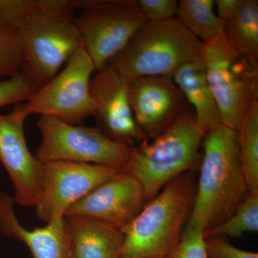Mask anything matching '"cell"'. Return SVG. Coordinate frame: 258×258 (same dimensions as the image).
Returning a JSON list of instances; mask_svg holds the SVG:
<instances>
[{"mask_svg": "<svg viewBox=\"0 0 258 258\" xmlns=\"http://www.w3.org/2000/svg\"><path fill=\"white\" fill-rule=\"evenodd\" d=\"M80 0H0V18L18 29L27 74L40 88L83 47L74 11Z\"/></svg>", "mask_w": 258, "mask_h": 258, "instance_id": "obj_1", "label": "cell"}, {"mask_svg": "<svg viewBox=\"0 0 258 258\" xmlns=\"http://www.w3.org/2000/svg\"><path fill=\"white\" fill-rule=\"evenodd\" d=\"M200 174L188 226L203 232L230 218L249 191L237 131L220 125L205 133Z\"/></svg>", "mask_w": 258, "mask_h": 258, "instance_id": "obj_2", "label": "cell"}, {"mask_svg": "<svg viewBox=\"0 0 258 258\" xmlns=\"http://www.w3.org/2000/svg\"><path fill=\"white\" fill-rule=\"evenodd\" d=\"M197 192L193 172L171 180L121 231L120 258H164L181 238Z\"/></svg>", "mask_w": 258, "mask_h": 258, "instance_id": "obj_3", "label": "cell"}, {"mask_svg": "<svg viewBox=\"0 0 258 258\" xmlns=\"http://www.w3.org/2000/svg\"><path fill=\"white\" fill-rule=\"evenodd\" d=\"M205 134L189 108L152 142L134 147L122 169L139 180L149 201L171 180L198 167Z\"/></svg>", "mask_w": 258, "mask_h": 258, "instance_id": "obj_4", "label": "cell"}, {"mask_svg": "<svg viewBox=\"0 0 258 258\" xmlns=\"http://www.w3.org/2000/svg\"><path fill=\"white\" fill-rule=\"evenodd\" d=\"M202 45L176 18L147 22L107 64L127 82L144 76L171 79L180 66L200 57Z\"/></svg>", "mask_w": 258, "mask_h": 258, "instance_id": "obj_5", "label": "cell"}, {"mask_svg": "<svg viewBox=\"0 0 258 258\" xmlns=\"http://www.w3.org/2000/svg\"><path fill=\"white\" fill-rule=\"evenodd\" d=\"M200 58L222 125L237 129L251 103L258 101V61L240 55L220 35L202 45Z\"/></svg>", "mask_w": 258, "mask_h": 258, "instance_id": "obj_6", "label": "cell"}, {"mask_svg": "<svg viewBox=\"0 0 258 258\" xmlns=\"http://www.w3.org/2000/svg\"><path fill=\"white\" fill-rule=\"evenodd\" d=\"M37 127L41 142L34 156L41 163H86L122 169L133 152L134 147L113 140L98 128L51 116H40Z\"/></svg>", "mask_w": 258, "mask_h": 258, "instance_id": "obj_7", "label": "cell"}, {"mask_svg": "<svg viewBox=\"0 0 258 258\" xmlns=\"http://www.w3.org/2000/svg\"><path fill=\"white\" fill-rule=\"evenodd\" d=\"M80 10L76 25L96 71L118 55L147 22L134 0H81Z\"/></svg>", "mask_w": 258, "mask_h": 258, "instance_id": "obj_8", "label": "cell"}, {"mask_svg": "<svg viewBox=\"0 0 258 258\" xmlns=\"http://www.w3.org/2000/svg\"><path fill=\"white\" fill-rule=\"evenodd\" d=\"M94 72L92 60L82 47L62 71L23 102L24 108L30 115L55 117L70 124H82L94 113L90 91Z\"/></svg>", "mask_w": 258, "mask_h": 258, "instance_id": "obj_9", "label": "cell"}, {"mask_svg": "<svg viewBox=\"0 0 258 258\" xmlns=\"http://www.w3.org/2000/svg\"><path fill=\"white\" fill-rule=\"evenodd\" d=\"M120 170L86 163H42L40 190L35 205L37 217L47 224L64 218L74 204Z\"/></svg>", "mask_w": 258, "mask_h": 258, "instance_id": "obj_10", "label": "cell"}, {"mask_svg": "<svg viewBox=\"0 0 258 258\" xmlns=\"http://www.w3.org/2000/svg\"><path fill=\"white\" fill-rule=\"evenodd\" d=\"M29 115L23 103L8 114L0 113V161L14 186L15 203L23 207H35L42 173V163L29 150L25 139Z\"/></svg>", "mask_w": 258, "mask_h": 258, "instance_id": "obj_11", "label": "cell"}, {"mask_svg": "<svg viewBox=\"0 0 258 258\" xmlns=\"http://www.w3.org/2000/svg\"><path fill=\"white\" fill-rule=\"evenodd\" d=\"M90 91L94 104L93 116L108 137L132 147L148 141L134 118L128 82L115 70L106 64L96 71Z\"/></svg>", "mask_w": 258, "mask_h": 258, "instance_id": "obj_12", "label": "cell"}, {"mask_svg": "<svg viewBox=\"0 0 258 258\" xmlns=\"http://www.w3.org/2000/svg\"><path fill=\"white\" fill-rule=\"evenodd\" d=\"M147 202L139 180L120 169L111 179L74 204L64 217H87L122 230L133 221Z\"/></svg>", "mask_w": 258, "mask_h": 258, "instance_id": "obj_13", "label": "cell"}, {"mask_svg": "<svg viewBox=\"0 0 258 258\" xmlns=\"http://www.w3.org/2000/svg\"><path fill=\"white\" fill-rule=\"evenodd\" d=\"M136 122L146 138L155 139L184 112L189 103L172 79L144 76L128 81Z\"/></svg>", "mask_w": 258, "mask_h": 258, "instance_id": "obj_14", "label": "cell"}, {"mask_svg": "<svg viewBox=\"0 0 258 258\" xmlns=\"http://www.w3.org/2000/svg\"><path fill=\"white\" fill-rule=\"evenodd\" d=\"M14 199L0 192V232L28 246L33 258H74L66 218L29 230L21 225L14 210Z\"/></svg>", "mask_w": 258, "mask_h": 258, "instance_id": "obj_15", "label": "cell"}, {"mask_svg": "<svg viewBox=\"0 0 258 258\" xmlns=\"http://www.w3.org/2000/svg\"><path fill=\"white\" fill-rule=\"evenodd\" d=\"M74 258H120L124 235L104 222L78 216H66Z\"/></svg>", "mask_w": 258, "mask_h": 258, "instance_id": "obj_16", "label": "cell"}, {"mask_svg": "<svg viewBox=\"0 0 258 258\" xmlns=\"http://www.w3.org/2000/svg\"><path fill=\"white\" fill-rule=\"evenodd\" d=\"M171 79L193 107L197 124L204 133L222 125L220 111L200 57L180 66Z\"/></svg>", "mask_w": 258, "mask_h": 258, "instance_id": "obj_17", "label": "cell"}, {"mask_svg": "<svg viewBox=\"0 0 258 258\" xmlns=\"http://www.w3.org/2000/svg\"><path fill=\"white\" fill-rule=\"evenodd\" d=\"M223 32L240 55L258 61L257 0H244L237 13L224 21Z\"/></svg>", "mask_w": 258, "mask_h": 258, "instance_id": "obj_18", "label": "cell"}, {"mask_svg": "<svg viewBox=\"0 0 258 258\" xmlns=\"http://www.w3.org/2000/svg\"><path fill=\"white\" fill-rule=\"evenodd\" d=\"M214 6L213 0H181L176 19L203 43L210 41L221 33L224 26Z\"/></svg>", "mask_w": 258, "mask_h": 258, "instance_id": "obj_19", "label": "cell"}, {"mask_svg": "<svg viewBox=\"0 0 258 258\" xmlns=\"http://www.w3.org/2000/svg\"><path fill=\"white\" fill-rule=\"evenodd\" d=\"M241 164L248 191L258 189V101L251 103L237 129Z\"/></svg>", "mask_w": 258, "mask_h": 258, "instance_id": "obj_20", "label": "cell"}, {"mask_svg": "<svg viewBox=\"0 0 258 258\" xmlns=\"http://www.w3.org/2000/svg\"><path fill=\"white\" fill-rule=\"evenodd\" d=\"M258 231V189L249 191L235 213L221 225L203 232L204 237L218 236L240 238L246 232Z\"/></svg>", "mask_w": 258, "mask_h": 258, "instance_id": "obj_21", "label": "cell"}, {"mask_svg": "<svg viewBox=\"0 0 258 258\" xmlns=\"http://www.w3.org/2000/svg\"><path fill=\"white\" fill-rule=\"evenodd\" d=\"M27 74V62L18 29L0 18V79Z\"/></svg>", "mask_w": 258, "mask_h": 258, "instance_id": "obj_22", "label": "cell"}, {"mask_svg": "<svg viewBox=\"0 0 258 258\" xmlns=\"http://www.w3.org/2000/svg\"><path fill=\"white\" fill-rule=\"evenodd\" d=\"M38 88L33 78L25 73L0 81V108L26 101Z\"/></svg>", "mask_w": 258, "mask_h": 258, "instance_id": "obj_23", "label": "cell"}, {"mask_svg": "<svg viewBox=\"0 0 258 258\" xmlns=\"http://www.w3.org/2000/svg\"><path fill=\"white\" fill-rule=\"evenodd\" d=\"M164 258H207L203 231L187 225L176 247Z\"/></svg>", "mask_w": 258, "mask_h": 258, "instance_id": "obj_24", "label": "cell"}, {"mask_svg": "<svg viewBox=\"0 0 258 258\" xmlns=\"http://www.w3.org/2000/svg\"><path fill=\"white\" fill-rule=\"evenodd\" d=\"M138 3L149 23H161L174 18L179 6L176 0H139Z\"/></svg>", "mask_w": 258, "mask_h": 258, "instance_id": "obj_25", "label": "cell"}, {"mask_svg": "<svg viewBox=\"0 0 258 258\" xmlns=\"http://www.w3.org/2000/svg\"><path fill=\"white\" fill-rule=\"evenodd\" d=\"M207 258H258L257 252H249L234 247L225 237H205Z\"/></svg>", "mask_w": 258, "mask_h": 258, "instance_id": "obj_26", "label": "cell"}, {"mask_svg": "<svg viewBox=\"0 0 258 258\" xmlns=\"http://www.w3.org/2000/svg\"><path fill=\"white\" fill-rule=\"evenodd\" d=\"M244 0H217L215 2L217 9V16L222 21L228 20L240 9Z\"/></svg>", "mask_w": 258, "mask_h": 258, "instance_id": "obj_27", "label": "cell"}, {"mask_svg": "<svg viewBox=\"0 0 258 258\" xmlns=\"http://www.w3.org/2000/svg\"><path fill=\"white\" fill-rule=\"evenodd\" d=\"M156 258H160V257H156Z\"/></svg>", "mask_w": 258, "mask_h": 258, "instance_id": "obj_28", "label": "cell"}]
</instances>
